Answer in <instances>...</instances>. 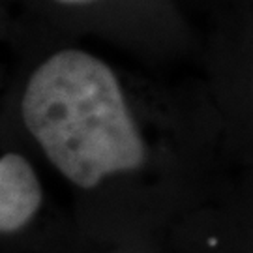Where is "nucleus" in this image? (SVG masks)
Segmentation results:
<instances>
[{
	"mask_svg": "<svg viewBox=\"0 0 253 253\" xmlns=\"http://www.w3.org/2000/svg\"><path fill=\"white\" fill-rule=\"evenodd\" d=\"M19 113L49 162L81 188L145 162L124 84L86 49L62 47L43 56L23 84Z\"/></svg>",
	"mask_w": 253,
	"mask_h": 253,
	"instance_id": "1",
	"label": "nucleus"
},
{
	"mask_svg": "<svg viewBox=\"0 0 253 253\" xmlns=\"http://www.w3.org/2000/svg\"><path fill=\"white\" fill-rule=\"evenodd\" d=\"M42 188L30 163L17 154L0 160V229L13 233L25 227L38 212Z\"/></svg>",
	"mask_w": 253,
	"mask_h": 253,
	"instance_id": "2",
	"label": "nucleus"
},
{
	"mask_svg": "<svg viewBox=\"0 0 253 253\" xmlns=\"http://www.w3.org/2000/svg\"><path fill=\"white\" fill-rule=\"evenodd\" d=\"M34 2L42 8H47L51 11H60V13H94L101 9H115L117 6H162V4H171L172 0H28Z\"/></svg>",
	"mask_w": 253,
	"mask_h": 253,
	"instance_id": "3",
	"label": "nucleus"
}]
</instances>
